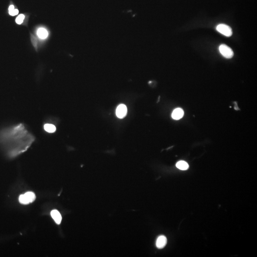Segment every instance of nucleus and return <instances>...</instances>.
I'll return each instance as SVG.
<instances>
[{
  "mask_svg": "<svg viewBox=\"0 0 257 257\" xmlns=\"http://www.w3.org/2000/svg\"><path fill=\"white\" fill-rule=\"evenodd\" d=\"M5 141H8L14 147L13 153L18 154L24 152L29 147L35 140L22 124H20L7 131L4 135Z\"/></svg>",
  "mask_w": 257,
  "mask_h": 257,
  "instance_id": "obj_1",
  "label": "nucleus"
},
{
  "mask_svg": "<svg viewBox=\"0 0 257 257\" xmlns=\"http://www.w3.org/2000/svg\"><path fill=\"white\" fill-rule=\"evenodd\" d=\"M36 196L33 192H27L25 194L21 195L19 197V201L22 204H28L34 201Z\"/></svg>",
  "mask_w": 257,
  "mask_h": 257,
  "instance_id": "obj_2",
  "label": "nucleus"
},
{
  "mask_svg": "<svg viewBox=\"0 0 257 257\" xmlns=\"http://www.w3.org/2000/svg\"><path fill=\"white\" fill-rule=\"evenodd\" d=\"M220 53L226 58L230 59L233 57L234 53L230 47L225 45H221L219 47Z\"/></svg>",
  "mask_w": 257,
  "mask_h": 257,
  "instance_id": "obj_3",
  "label": "nucleus"
},
{
  "mask_svg": "<svg viewBox=\"0 0 257 257\" xmlns=\"http://www.w3.org/2000/svg\"><path fill=\"white\" fill-rule=\"evenodd\" d=\"M216 30L218 32L221 33L226 37L231 36L232 34V31L229 26L225 24H220L217 26Z\"/></svg>",
  "mask_w": 257,
  "mask_h": 257,
  "instance_id": "obj_4",
  "label": "nucleus"
},
{
  "mask_svg": "<svg viewBox=\"0 0 257 257\" xmlns=\"http://www.w3.org/2000/svg\"><path fill=\"white\" fill-rule=\"evenodd\" d=\"M127 112V107L124 104H120L118 106L116 110V115L119 118H123L125 117Z\"/></svg>",
  "mask_w": 257,
  "mask_h": 257,
  "instance_id": "obj_5",
  "label": "nucleus"
},
{
  "mask_svg": "<svg viewBox=\"0 0 257 257\" xmlns=\"http://www.w3.org/2000/svg\"><path fill=\"white\" fill-rule=\"evenodd\" d=\"M167 240L165 236L161 235L157 239L156 245L158 249H163L167 244Z\"/></svg>",
  "mask_w": 257,
  "mask_h": 257,
  "instance_id": "obj_6",
  "label": "nucleus"
},
{
  "mask_svg": "<svg viewBox=\"0 0 257 257\" xmlns=\"http://www.w3.org/2000/svg\"><path fill=\"white\" fill-rule=\"evenodd\" d=\"M51 217L53 218L55 222L57 224H60L61 221H62V216H61L60 212L57 210L54 209V210L51 211Z\"/></svg>",
  "mask_w": 257,
  "mask_h": 257,
  "instance_id": "obj_7",
  "label": "nucleus"
},
{
  "mask_svg": "<svg viewBox=\"0 0 257 257\" xmlns=\"http://www.w3.org/2000/svg\"><path fill=\"white\" fill-rule=\"evenodd\" d=\"M184 115V111L180 108H177L173 111L172 114V117L175 120H179L181 119Z\"/></svg>",
  "mask_w": 257,
  "mask_h": 257,
  "instance_id": "obj_8",
  "label": "nucleus"
},
{
  "mask_svg": "<svg viewBox=\"0 0 257 257\" xmlns=\"http://www.w3.org/2000/svg\"><path fill=\"white\" fill-rule=\"evenodd\" d=\"M37 33L39 37L42 39H45L48 37V32L45 28H41L39 29Z\"/></svg>",
  "mask_w": 257,
  "mask_h": 257,
  "instance_id": "obj_9",
  "label": "nucleus"
},
{
  "mask_svg": "<svg viewBox=\"0 0 257 257\" xmlns=\"http://www.w3.org/2000/svg\"><path fill=\"white\" fill-rule=\"evenodd\" d=\"M43 128H44V130L48 133H53L55 132L56 130V128L55 125H54L53 124H49V123L45 124Z\"/></svg>",
  "mask_w": 257,
  "mask_h": 257,
  "instance_id": "obj_10",
  "label": "nucleus"
},
{
  "mask_svg": "<svg viewBox=\"0 0 257 257\" xmlns=\"http://www.w3.org/2000/svg\"><path fill=\"white\" fill-rule=\"evenodd\" d=\"M176 167L179 169L184 171L189 168V165L185 161L181 160L177 163Z\"/></svg>",
  "mask_w": 257,
  "mask_h": 257,
  "instance_id": "obj_11",
  "label": "nucleus"
},
{
  "mask_svg": "<svg viewBox=\"0 0 257 257\" xmlns=\"http://www.w3.org/2000/svg\"><path fill=\"white\" fill-rule=\"evenodd\" d=\"M25 18V16L24 14H20L16 19V22L18 25H21L22 24Z\"/></svg>",
  "mask_w": 257,
  "mask_h": 257,
  "instance_id": "obj_12",
  "label": "nucleus"
},
{
  "mask_svg": "<svg viewBox=\"0 0 257 257\" xmlns=\"http://www.w3.org/2000/svg\"><path fill=\"white\" fill-rule=\"evenodd\" d=\"M18 13H19V11L17 9H14L13 11L9 12L10 15H12V16H15V15L18 14Z\"/></svg>",
  "mask_w": 257,
  "mask_h": 257,
  "instance_id": "obj_13",
  "label": "nucleus"
},
{
  "mask_svg": "<svg viewBox=\"0 0 257 257\" xmlns=\"http://www.w3.org/2000/svg\"><path fill=\"white\" fill-rule=\"evenodd\" d=\"M14 9V7L13 5H12L11 6H10L9 9V12H11V11H13V10Z\"/></svg>",
  "mask_w": 257,
  "mask_h": 257,
  "instance_id": "obj_14",
  "label": "nucleus"
}]
</instances>
